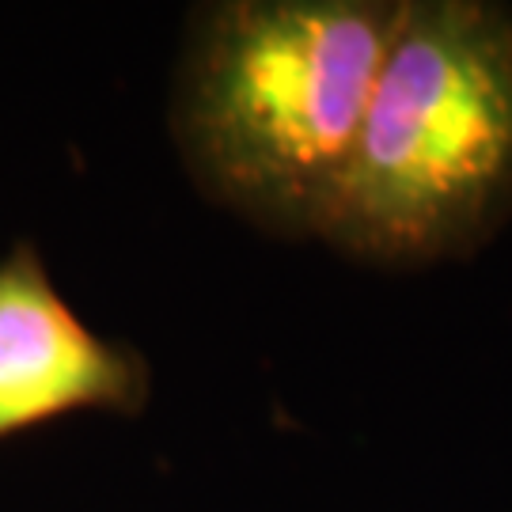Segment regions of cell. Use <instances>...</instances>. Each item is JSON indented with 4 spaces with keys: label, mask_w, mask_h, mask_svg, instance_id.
Listing matches in <instances>:
<instances>
[{
    "label": "cell",
    "mask_w": 512,
    "mask_h": 512,
    "mask_svg": "<svg viewBox=\"0 0 512 512\" xmlns=\"http://www.w3.org/2000/svg\"><path fill=\"white\" fill-rule=\"evenodd\" d=\"M403 0H220L190 12L171 137L194 186L258 232L319 239Z\"/></svg>",
    "instance_id": "1"
},
{
    "label": "cell",
    "mask_w": 512,
    "mask_h": 512,
    "mask_svg": "<svg viewBox=\"0 0 512 512\" xmlns=\"http://www.w3.org/2000/svg\"><path fill=\"white\" fill-rule=\"evenodd\" d=\"M512 217V8L403 0L323 243L421 270L482 251Z\"/></svg>",
    "instance_id": "2"
},
{
    "label": "cell",
    "mask_w": 512,
    "mask_h": 512,
    "mask_svg": "<svg viewBox=\"0 0 512 512\" xmlns=\"http://www.w3.org/2000/svg\"><path fill=\"white\" fill-rule=\"evenodd\" d=\"M141 349L95 334L57 293L31 243L0 258V440L69 414H141Z\"/></svg>",
    "instance_id": "3"
}]
</instances>
